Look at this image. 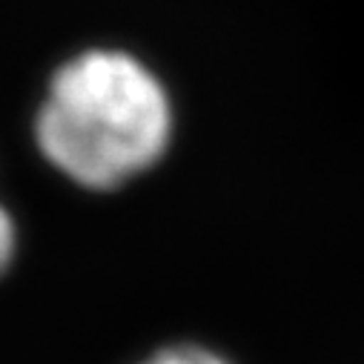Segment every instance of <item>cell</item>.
I'll return each instance as SVG.
<instances>
[{
	"mask_svg": "<svg viewBox=\"0 0 364 364\" xmlns=\"http://www.w3.org/2000/svg\"><path fill=\"white\" fill-rule=\"evenodd\" d=\"M12 255H15V224L6 215V210L0 207V272L9 267Z\"/></svg>",
	"mask_w": 364,
	"mask_h": 364,
	"instance_id": "cell-3",
	"label": "cell"
},
{
	"mask_svg": "<svg viewBox=\"0 0 364 364\" xmlns=\"http://www.w3.org/2000/svg\"><path fill=\"white\" fill-rule=\"evenodd\" d=\"M144 364H227V361L201 347H169V350L155 353Z\"/></svg>",
	"mask_w": 364,
	"mask_h": 364,
	"instance_id": "cell-2",
	"label": "cell"
},
{
	"mask_svg": "<svg viewBox=\"0 0 364 364\" xmlns=\"http://www.w3.org/2000/svg\"><path fill=\"white\" fill-rule=\"evenodd\" d=\"M169 135L172 107L161 80L115 49L63 63L35 124L46 161L89 190H115L149 169Z\"/></svg>",
	"mask_w": 364,
	"mask_h": 364,
	"instance_id": "cell-1",
	"label": "cell"
}]
</instances>
